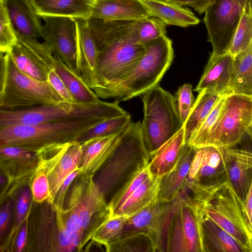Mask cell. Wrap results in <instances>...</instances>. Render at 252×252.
Listing matches in <instances>:
<instances>
[{"label":"cell","mask_w":252,"mask_h":252,"mask_svg":"<svg viewBox=\"0 0 252 252\" xmlns=\"http://www.w3.org/2000/svg\"><path fill=\"white\" fill-rule=\"evenodd\" d=\"M193 8L199 14L205 13L212 0H162Z\"/></svg>","instance_id":"cell-48"},{"label":"cell","mask_w":252,"mask_h":252,"mask_svg":"<svg viewBox=\"0 0 252 252\" xmlns=\"http://www.w3.org/2000/svg\"><path fill=\"white\" fill-rule=\"evenodd\" d=\"M17 41L16 32L8 15L5 0H0V51L9 53Z\"/></svg>","instance_id":"cell-41"},{"label":"cell","mask_w":252,"mask_h":252,"mask_svg":"<svg viewBox=\"0 0 252 252\" xmlns=\"http://www.w3.org/2000/svg\"><path fill=\"white\" fill-rule=\"evenodd\" d=\"M162 179L149 176L116 211L109 215L129 218L149 205L158 199Z\"/></svg>","instance_id":"cell-29"},{"label":"cell","mask_w":252,"mask_h":252,"mask_svg":"<svg viewBox=\"0 0 252 252\" xmlns=\"http://www.w3.org/2000/svg\"><path fill=\"white\" fill-rule=\"evenodd\" d=\"M37 164L35 172L43 171L49 183L47 202L52 205L62 184L74 171L79 169L81 154V143L76 140L54 144L35 152Z\"/></svg>","instance_id":"cell-12"},{"label":"cell","mask_w":252,"mask_h":252,"mask_svg":"<svg viewBox=\"0 0 252 252\" xmlns=\"http://www.w3.org/2000/svg\"><path fill=\"white\" fill-rule=\"evenodd\" d=\"M128 113L106 119L90 128L77 140L80 143L95 137L109 136L121 133L131 122Z\"/></svg>","instance_id":"cell-36"},{"label":"cell","mask_w":252,"mask_h":252,"mask_svg":"<svg viewBox=\"0 0 252 252\" xmlns=\"http://www.w3.org/2000/svg\"><path fill=\"white\" fill-rule=\"evenodd\" d=\"M127 217L124 216H111L108 211L98 214L96 224L89 233L90 238L95 243L103 245L105 248L111 243L120 238Z\"/></svg>","instance_id":"cell-32"},{"label":"cell","mask_w":252,"mask_h":252,"mask_svg":"<svg viewBox=\"0 0 252 252\" xmlns=\"http://www.w3.org/2000/svg\"><path fill=\"white\" fill-rule=\"evenodd\" d=\"M151 16L141 0H96L93 4L90 18L134 21Z\"/></svg>","instance_id":"cell-20"},{"label":"cell","mask_w":252,"mask_h":252,"mask_svg":"<svg viewBox=\"0 0 252 252\" xmlns=\"http://www.w3.org/2000/svg\"><path fill=\"white\" fill-rule=\"evenodd\" d=\"M7 12L15 31L21 36L42 37L41 17L31 0H5Z\"/></svg>","instance_id":"cell-22"},{"label":"cell","mask_w":252,"mask_h":252,"mask_svg":"<svg viewBox=\"0 0 252 252\" xmlns=\"http://www.w3.org/2000/svg\"><path fill=\"white\" fill-rule=\"evenodd\" d=\"M152 16L166 25L186 28L197 25L199 19L188 8L162 0H141Z\"/></svg>","instance_id":"cell-28"},{"label":"cell","mask_w":252,"mask_h":252,"mask_svg":"<svg viewBox=\"0 0 252 252\" xmlns=\"http://www.w3.org/2000/svg\"><path fill=\"white\" fill-rule=\"evenodd\" d=\"M29 186L34 202L39 203L47 201L49 194V183L45 173L35 172L31 178Z\"/></svg>","instance_id":"cell-44"},{"label":"cell","mask_w":252,"mask_h":252,"mask_svg":"<svg viewBox=\"0 0 252 252\" xmlns=\"http://www.w3.org/2000/svg\"><path fill=\"white\" fill-rule=\"evenodd\" d=\"M150 158L141 122H131L120 133L115 149L94 179L106 199L110 197V201L135 173L148 165Z\"/></svg>","instance_id":"cell-2"},{"label":"cell","mask_w":252,"mask_h":252,"mask_svg":"<svg viewBox=\"0 0 252 252\" xmlns=\"http://www.w3.org/2000/svg\"><path fill=\"white\" fill-rule=\"evenodd\" d=\"M80 173L79 169L74 171L63 183L55 197L53 204L51 205L53 211L62 212L63 211L67 190L74 179Z\"/></svg>","instance_id":"cell-46"},{"label":"cell","mask_w":252,"mask_h":252,"mask_svg":"<svg viewBox=\"0 0 252 252\" xmlns=\"http://www.w3.org/2000/svg\"><path fill=\"white\" fill-rule=\"evenodd\" d=\"M98 52L93 90L105 99L107 95L125 80L144 54V44L138 40L137 20L88 19Z\"/></svg>","instance_id":"cell-1"},{"label":"cell","mask_w":252,"mask_h":252,"mask_svg":"<svg viewBox=\"0 0 252 252\" xmlns=\"http://www.w3.org/2000/svg\"><path fill=\"white\" fill-rule=\"evenodd\" d=\"M220 96L206 89L198 93L189 116L184 124L186 143L209 114Z\"/></svg>","instance_id":"cell-33"},{"label":"cell","mask_w":252,"mask_h":252,"mask_svg":"<svg viewBox=\"0 0 252 252\" xmlns=\"http://www.w3.org/2000/svg\"><path fill=\"white\" fill-rule=\"evenodd\" d=\"M173 200L175 208L168 230L166 252H204L200 204L185 189Z\"/></svg>","instance_id":"cell-8"},{"label":"cell","mask_w":252,"mask_h":252,"mask_svg":"<svg viewBox=\"0 0 252 252\" xmlns=\"http://www.w3.org/2000/svg\"><path fill=\"white\" fill-rule=\"evenodd\" d=\"M232 91V94L252 97V40L234 58Z\"/></svg>","instance_id":"cell-31"},{"label":"cell","mask_w":252,"mask_h":252,"mask_svg":"<svg viewBox=\"0 0 252 252\" xmlns=\"http://www.w3.org/2000/svg\"><path fill=\"white\" fill-rule=\"evenodd\" d=\"M16 34L17 41L9 52L14 63L32 77L48 81L49 73L55 69L56 60L50 47L37 39L22 36L17 32Z\"/></svg>","instance_id":"cell-16"},{"label":"cell","mask_w":252,"mask_h":252,"mask_svg":"<svg viewBox=\"0 0 252 252\" xmlns=\"http://www.w3.org/2000/svg\"><path fill=\"white\" fill-rule=\"evenodd\" d=\"M41 18L44 21L42 36L44 42L55 56L81 76L78 68V29L76 19L52 16Z\"/></svg>","instance_id":"cell-14"},{"label":"cell","mask_w":252,"mask_h":252,"mask_svg":"<svg viewBox=\"0 0 252 252\" xmlns=\"http://www.w3.org/2000/svg\"><path fill=\"white\" fill-rule=\"evenodd\" d=\"M76 20L78 29V68L84 81L93 90L95 85V71L98 52L88 19Z\"/></svg>","instance_id":"cell-23"},{"label":"cell","mask_w":252,"mask_h":252,"mask_svg":"<svg viewBox=\"0 0 252 252\" xmlns=\"http://www.w3.org/2000/svg\"><path fill=\"white\" fill-rule=\"evenodd\" d=\"M55 57V70L77 103L93 104L101 101L81 76L69 69L60 58Z\"/></svg>","instance_id":"cell-30"},{"label":"cell","mask_w":252,"mask_h":252,"mask_svg":"<svg viewBox=\"0 0 252 252\" xmlns=\"http://www.w3.org/2000/svg\"><path fill=\"white\" fill-rule=\"evenodd\" d=\"M204 213L251 252L252 234L247 224L243 200L228 181L202 204Z\"/></svg>","instance_id":"cell-9"},{"label":"cell","mask_w":252,"mask_h":252,"mask_svg":"<svg viewBox=\"0 0 252 252\" xmlns=\"http://www.w3.org/2000/svg\"><path fill=\"white\" fill-rule=\"evenodd\" d=\"M174 208L173 200H154L127 218L121 236L135 232L146 233L152 240L156 252H166L168 230Z\"/></svg>","instance_id":"cell-13"},{"label":"cell","mask_w":252,"mask_h":252,"mask_svg":"<svg viewBox=\"0 0 252 252\" xmlns=\"http://www.w3.org/2000/svg\"><path fill=\"white\" fill-rule=\"evenodd\" d=\"M58 227V243L56 251L70 252L73 251L81 244L83 233H72L65 228L62 212L56 211Z\"/></svg>","instance_id":"cell-42"},{"label":"cell","mask_w":252,"mask_h":252,"mask_svg":"<svg viewBox=\"0 0 252 252\" xmlns=\"http://www.w3.org/2000/svg\"><path fill=\"white\" fill-rule=\"evenodd\" d=\"M249 0H212L203 19L208 40L212 46L211 55L228 53Z\"/></svg>","instance_id":"cell-11"},{"label":"cell","mask_w":252,"mask_h":252,"mask_svg":"<svg viewBox=\"0 0 252 252\" xmlns=\"http://www.w3.org/2000/svg\"><path fill=\"white\" fill-rule=\"evenodd\" d=\"M252 126V97L227 95L221 113L205 146L233 148L239 144Z\"/></svg>","instance_id":"cell-10"},{"label":"cell","mask_w":252,"mask_h":252,"mask_svg":"<svg viewBox=\"0 0 252 252\" xmlns=\"http://www.w3.org/2000/svg\"><path fill=\"white\" fill-rule=\"evenodd\" d=\"M227 96H221L216 104L187 142L194 148H199L205 146L211 132L218 120L225 104Z\"/></svg>","instance_id":"cell-39"},{"label":"cell","mask_w":252,"mask_h":252,"mask_svg":"<svg viewBox=\"0 0 252 252\" xmlns=\"http://www.w3.org/2000/svg\"><path fill=\"white\" fill-rule=\"evenodd\" d=\"M92 4L96 0H88Z\"/></svg>","instance_id":"cell-53"},{"label":"cell","mask_w":252,"mask_h":252,"mask_svg":"<svg viewBox=\"0 0 252 252\" xmlns=\"http://www.w3.org/2000/svg\"><path fill=\"white\" fill-rule=\"evenodd\" d=\"M63 101L48 81L27 74L16 66L9 53L0 52V109H25Z\"/></svg>","instance_id":"cell-4"},{"label":"cell","mask_w":252,"mask_h":252,"mask_svg":"<svg viewBox=\"0 0 252 252\" xmlns=\"http://www.w3.org/2000/svg\"><path fill=\"white\" fill-rule=\"evenodd\" d=\"M107 252H156L151 238L143 232H135L121 236L106 247Z\"/></svg>","instance_id":"cell-35"},{"label":"cell","mask_w":252,"mask_h":252,"mask_svg":"<svg viewBox=\"0 0 252 252\" xmlns=\"http://www.w3.org/2000/svg\"><path fill=\"white\" fill-rule=\"evenodd\" d=\"M248 134L250 136V137L252 139V126L251 128L249 130Z\"/></svg>","instance_id":"cell-52"},{"label":"cell","mask_w":252,"mask_h":252,"mask_svg":"<svg viewBox=\"0 0 252 252\" xmlns=\"http://www.w3.org/2000/svg\"><path fill=\"white\" fill-rule=\"evenodd\" d=\"M48 81L64 101L72 104L78 103L74 99L66 86L56 73L55 69L52 70L49 73Z\"/></svg>","instance_id":"cell-47"},{"label":"cell","mask_w":252,"mask_h":252,"mask_svg":"<svg viewBox=\"0 0 252 252\" xmlns=\"http://www.w3.org/2000/svg\"><path fill=\"white\" fill-rule=\"evenodd\" d=\"M183 127L155 151L150 153L148 167L151 175L163 177L176 165L186 144Z\"/></svg>","instance_id":"cell-26"},{"label":"cell","mask_w":252,"mask_h":252,"mask_svg":"<svg viewBox=\"0 0 252 252\" xmlns=\"http://www.w3.org/2000/svg\"><path fill=\"white\" fill-rule=\"evenodd\" d=\"M199 149L201 158L197 174L192 180L185 181L184 186L196 201L203 203L228 180L221 148Z\"/></svg>","instance_id":"cell-15"},{"label":"cell","mask_w":252,"mask_h":252,"mask_svg":"<svg viewBox=\"0 0 252 252\" xmlns=\"http://www.w3.org/2000/svg\"><path fill=\"white\" fill-rule=\"evenodd\" d=\"M28 220L27 216L22 225L16 241V252H21L23 251L26 243L27 234Z\"/></svg>","instance_id":"cell-51"},{"label":"cell","mask_w":252,"mask_h":252,"mask_svg":"<svg viewBox=\"0 0 252 252\" xmlns=\"http://www.w3.org/2000/svg\"><path fill=\"white\" fill-rule=\"evenodd\" d=\"M120 133L93 138L81 143L78 166L81 174L94 176L114 151Z\"/></svg>","instance_id":"cell-21"},{"label":"cell","mask_w":252,"mask_h":252,"mask_svg":"<svg viewBox=\"0 0 252 252\" xmlns=\"http://www.w3.org/2000/svg\"><path fill=\"white\" fill-rule=\"evenodd\" d=\"M150 175L148 164L135 173L108 203L107 209L109 215L116 211Z\"/></svg>","instance_id":"cell-38"},{"label":"cell","mask_w":252,"mask_h":252,"mask_svg":"<svg viewBox=\"0 0 252 252\" xmlns=\"http://www.w3.org/2000/svg\"><path fill=\"white\" fill-rule=\"evenodd\" d=\"M144 46V54L133 70L105 99L114 98L120 102L127 100L158 84L173 61L172 40L163 35Z\"/></svg>","instance_id":"cell-6"},{"label":"cell","mask_w":252,"mask_h":252,"mask_svg":"<svg viewBox=\"0 0 252 252\" xmlns=\"http://www.w3.org/2000/svg\"><path fill=\"white\" fill-rule=\"evenodd\" d=\"M251 252H252V247H251Z\"/></svg>","instance_id":"cell-54"},{"label":"cell","mask_w":252,"mask_h":252,"mask_svg":"<svg viewBox=\"0 0 252 252\" xmlns=\"http://www.w3.org/2000/svg\"><path fill=\"white\" fill-rule=\"evenodd\" d=\"M252 40V0L245 4L228 51L234 57L246 49Z\"/></svg>","instance_id":"cell-37"},{"label":"cell","mask_w":252,"mask_h":252,"mask_svg":"<svg viewBox=\"0 0 252 252\" xmlns=\"http://www.w3.org/2000/svg\"><path fill=\"white\" fill-rule=\"evenodd\" d=\"M200 207L204 252H247L232 236L204 213L200 205Z\"/></svg>","instance_id":"cell-25"},{"label":"cell","mask_w":252,"mask_h":252,"mask_svg":"<svg viewBox=\"0 0 252 252\" xmlns=\"http://www.w3.org/2000/svg\"><path fill=\"white\" fill-rule=\"evenodd\" d=\"M243 205L247 224L252 234V182Z\"/></svg>","instance_id":"cell-50"},{"label":"cell","mask_w":252,"mask_h":252,"mask_svg":"<svg viewBox=\"0 0 252 252\" xmlns=\"http://www.w3.org/2000/svg\"><path fill=\"white\" fill-rule=\"evenodd\" d=\"M119 102L118 100L112 102L101 100L95 104H84L63 101L25 109H0V127L91 117L107 119L126 113L119 105Z\"/></svg>","instance_id":"cell-5"},{"label":"cell","mask_w":252,"mask_h":252,"mask_svg":"<svg viewBox=\"0 0 252 252\" xmlns=\"http://www.w3.org/2000/svg\"><path fill=\"white\" fill-rule=\"evenodd\" d=\"M37 161L35 152L15 146L0 147V167L7 179L0 201L26 182L29 184Z\"/></svg>","instance_id":"cell-17"},{"label":"cell","mask_w":252,"mask_h":252,"mask_svg":"<svg viewBox=\"0 0 252 252\" xmlns=\"http://www.w3.org/2000/svg\"><path fill=\"white\" fill-rule=\"evenodd\" d=\"M41 17L90 18L93 4L88 0H31Z\"/></svg>","instance_id":"cell-27"},{"label":"cell","mask_w":252,"mask_h":252,"mask_svg":"<svg viewBox=\"0 0 252 252\" xmlns=\"http://www.w3.org/2000/svg\"><path fill=\"white\" fill-rule=\"evenodd\" d=\"M195 148L186 143L174 167L161 180L158 199L172 201L181 190L187 178Z\"/></svg>","instance_id":"cell-24"},{"label":"cell","mask_w":252,"mask_h":252,"mask_svg":"<svg viewBox=\"0 0 252 252\" xmlns=\"http://www.w3.org/2000/svg\"><path fill=\"white\" fill-rule=\"evenodd\" d=\"M221 148L228 182L243 201L252 182V151Z\"/></svg>","instance_id":"cell-19"},{"label":"cell","mask_w":252,"mask_h":252,"mask_svg":"<svg viewBox=\"0 0 252 252\" xmlns=\"http://www.w3.org/2000/svg\"><path fill=\"white\" fill-rule=\"evenodd\" d=\"M105 120L91 117L0 127V147L15 146L36 152L50 145L76 140L87 130Z\"/></svg>","instance_id":"cell-3"},{"label":"cell","mask_w":252,"mask_h":252,"mask_svg":"<svg viewBox=\"0 0 252 252\" xmlns=\"http://www.w3.org/2000/svg\"><path fill=\"white\" fill-rule=\"evenodd\" d=\"M166 26L162 21L154 16L137 20L136 32L139 42L145 44L166 35Z\"/></svg>","instance_id":"cell-40"},{"label":"cell","mask_w":252,"mask_h":252,"mask_svg":"<svg viewBox=\"0 0 252 252\" xmlns=\"http://www.w3.org/2000/svg\"><path fill=\"white\" fill-rule=\"evenodd\" d=\"M108 202L96 186L94 176L90 177L88 184L79 201L80 218L85 230L92 217L107 210Z\"/></svg>","instance_id":"cell-34"},{"label":"cell","mask_w":252,"mask_h":252,"mask_svg":"<svg viewBox=\"0 0 252 252\" xmlns=\"http://www.w3.org/2000/svg\"><path fill=\"white\" fill-rule=\"evenodd\" d=\"M144 116L142 132L150 153L177 133L184 123L179 115L175 96L159 84L142 94Z\"/></svg>","instance_id":"cell-7"},{"label":"cell","mask_w":252,"mask_h":252,"mask_svg":"<svg viewBox=\"0 0 252 252\" xmlns=\"http://www.w3.org/2000/svg\"><path fill=\"white\" fill-rule=\"evenodd\" d=\"M234 58L228 52L220 56L210 55L194 91L199 93L206 89L221 96L233 94L232 79Z\"/></svg>","instance_id":"cell-18"},{"label":"cell","mask_w":252,"mask_h":252,"mask_svg":"<svg viewBox=\"0 0 252 252\" xmlns=\"http://www.w3.org/2000/svg\"><path fill=\"white\" fill-rule=\"evenodd\" d=\"M12 210V202H7L0 211V236L2 238L7 230Z\"/></svg>","instance_id":"cell-49"},{"label":"cell","mask_w":252,"mask_h":252,"mask_svg":"<svg viewBox=\"0 0 252 252\" xmlns=\"http://www.w3.org/2000/svg\"><path fill=\"white\" fill-rule=\"evenodd\" d=\"M31 191L28 188L23 189L19 194L16 204V214L15 223L13 230L16 232L17 229L23 223L26 217L31 197Z\"/></svg>","instance_id":"cell-45"},{"label":"cell","mask_w":252,"mask_h":252,"mask_svg":"<svg viewBox=\"0 0 252 252\" xmlns=\"http://www.w3.org/2000/svg\"><path fill=\"white\" fill-rule=\"evenodd\" d=\"M192 89L191 84H184L179 88L174 96L177 109L184 124L195 101Z\"/></svg>","instance_id":"cell-43"}]
</instances>
